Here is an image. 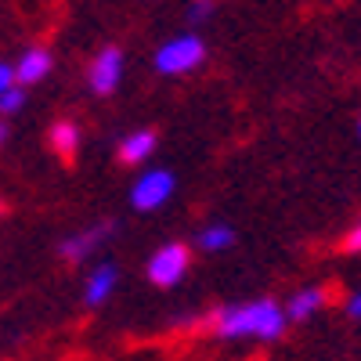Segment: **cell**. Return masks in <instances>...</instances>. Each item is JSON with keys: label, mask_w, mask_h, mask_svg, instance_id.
<instances>
[{"label": "cell", "mask_w": 361, "mask_h": 361, "mask_svg": "<svg viewBox=\"0 0 361 361\" xmlns=\"http://www.w3.org/2000/svg\"><path fill=\"white\" fill-rule=\"evenodd\" d=\"M286 307H279L275 300H250V304L221 307L214 314V333L221 340H279L286 333Z\"/></svg>", "instance_id": "obj_1"}, {"label": "cell", "mask_w": 361, "mask_h": 361, "mask_svg": "<svg viewBox=\"0 0 361 361\" xmlns=\"http://www.w3.org/2000/svg\"><path fill=\"white\" fill-rule=\"evenodd\" d=\"M202 58H206V44L199 40V37H192V33H180V37H173V40H166L159 51H156V69L163 73V76H185V73H192L195 66H202Z\"/></svg>", "instance_id": "obj_2"}, {"label": "cell", "mask_w": 361, "mask_h": 361, "mask_svg": "<svg viewBox=\"0 0 361 361\" xmlns=\"http://www.w3.org/2000/svg\"><path fill=\"white\" fill-rule=\"evenodd\" d=\"M188 264H192V250L185 246V243H166V246H159L152 257H148V279H152L159 289H170V286H177L180 279L188 275Z\"/></svg>", "instance_id": "obj_3"}, {"label": "cell", "mask_w": 361, "mask_h": 361, "mask_svg": "<svg viewBox=\"0 0 361 361\" xmlns=\"http://www.w3.org/2000/svg\"><path fill=\"white\" fill-rule=\"evenodd\" d=\"M177 188V177L170 170H145L137 180H134V188H130V202L134 209H141V214H148V209H159Z\"/></svg>", "instance_id": "obj_4"}, {"label": "cell", "mask_w": 361, "mask_h": 361, "mask_svg": "<svg viewBox=\"0 0 361 361\" xmlns=\"http://www.w3.org/2000/svg\"><path fill=\"white\" fill-rule=\"evenodd\" d=\"M119 80H123V51L102 47L94 54V62H90V69H87L90 90H94V94H112V90L119 87Z\"/></svg>", "instance_id": "obj_5"}, {"label": "cell", "mask_w": 361, "mask_h": 361, "mask_svg": "<svg viewBox=\"0 0 361 361\" xmlns=\"http://www.w3.org/2000/svg\"><path fill=\"white\" fill-rule=\"evenodd\" d=\"M109 235H112V224H109V221L90 224L87 231H76V235H69V238H66V243H62V257L76 264V260H83L87 253H94Z\"/></svg>", "instance_id": "obj_6"}, {"label": "cell", "mask_w": 361, "mask_h": 361, "mask_svg": "<svg viewBox=\"0 0 361 361\" xmlns=\"http://www.w3.org/2000/svg\"><path fill=\"white\" fill-rule=\"evenodd\" d=\"M116 282H119L116 264H98V267L87 275V286H83V304H87V307L105 304V300L112 296V289H116Z\"/></svg>", "instance_id": "obj_7"}, {"label": "cell", "mask_w": 361, "mask_h": 361, "mask_svg": "<svg viewBox=\"0 0 361 361\" xmlns=\"http://www.w3.org/2000/svg\"><path fill=\"white\" fill-rule=\"evenodd\" d=\"M47 73H51V51H47V47H29V51L18 58V66H15V83H18V87L40 83Z\"/></svg>", "instance_id": "obj_8"}, {"label": "cell", "mask_w": 361, "mask_h": 361, "mask_svg": "<svg viewBox=\"0 0 361 361\" xmlns=\"http://www.w3.org/2000/svg\"><path fill=\"white\" fill-rule=\"evenodd\" d=\"M152 152H156V130H134V134H127L123 141H119V159H123L127 166L145 163Z\"/></svg>", "instance_id": "obj_9"}, {"label": "cell", "mask_w": 361, "mask_h": 361, "mask_svg": "<svg viewBox=\"0 0 361 361\" xmlns=\"http://www.w3.org/2000/svg\"><path fill=\"white\" fill-rule=\"evenodd\" d=\"M325 300H329V293L325 289H296L293 296H289V307H286V318H293V322H304V318H311L314 311H322L325 307Z\"/></svg>", "instance_id": "obj_10"}, {"label": "cell", "mask_w": 361, "mask_h": 361, "mask_svg": "<svg viewBox=\"0 0 361 361\" xmlns=\"http://www.w3.org/2000/svg\"><path fill=\"white\" fill-rule=\"evenodd\" d=\"M51 148L62 159H73L76 148H80V127L69 123V119H58V123L51 127Z\"/></svg>", "instance_id": "obj_11"}, {"label": "cell", "mask_w": 361, "mask_h": 361, "mask_svg": "<svg viewBox=\"0 0 361 361\" xmlns=\"http://www.w3.org/2000/svg\"><path fill=\"white\" fill-rule=\"evenodd\" d=\"M199 250H206V253H221V250H228L231 243H235V231H231V224H206L202 231H199Z\"/></svg>", "instance_id": "obj_12"}, {"label": "cell", "mask_w": 361, "mask_h": 361, "mask_svg": "<svg viewBox=\"0 0 361 361\" xmlns=\"http://www.w3.org/2000/svg\"><path fill=\"white\" fill-rule=\"evenodd\" d=\"M22 102H25V87H11L8 94H0V112L11 116V112L22 109Z\"/></svg>", "instance_id": "obj_13"}, {"label": "cell", "mask_w": 361, "mask_h": 361, "mask_svg": "<svg viewBox=\"0 0 361 361\" xmlns=\"http://www.w3.org/2000/svg\"><path fill=\"white\" fill-rule=\"evenodd\" d=\"M343 253H361V217H357V224L343 238Z\"/></svg>", "instance_id": "obj_14"}, {"label": "cell", "mask_w": 361, "mask_h": 361, "mask_svg": "<svg viewBox=\"0 0 361 361\" xmlns=\"http://www.w3.org/2000/svg\"><path fill=\"white\" fill-rule=\"evenodd\" d=\"M11 87H18V83H15V66L0 62V94H8Z\"/></svg>", "instance_id": "obj_15"}, {"label": "cell", "mask_w": 361, "mask_h": 361, "mask_svg": "<svg viewBox=\"0 0 361 361\" xmlns=\"http://www.w3.org/2000/svg\"><path fill=\"white\" fill-rule=\"evenodd\" d=\"M206 15H214V4H209V0H202V4H192V8H188V18H192V22H199V18H206Z\"/></svg>", "instance_id": "obj_16"}, {"label": "cell", "mask_w": 361, "mask_h": 361, "mask_svg": "<svg viewBox=\"0 0 361 361\" xmlns=\"http://www.w3.org/2000/svg\"><path fill=\"white\" fill-rule=\"evenodd\" d=\"M347 314H350V318H361V289L347 296Z\"/></svg>", "instance_id": "obj_17"}, {"label": "cell", "mask_w": 361, "mask_h": 361, "mask_svg": "<svg viewBox=\"0 0 361 361\" xmlns=\"http://www.w3.org/2000/svg\"><path fill=\"white\" fill-rule=\"evenodd\" d=\"M8 134H11V130H8V123H4V119H0V145L8 141Z\"/></svg>", "instance_id": "obj_18"}, {"label": "cell", "mask_w": 361, "mask_h": 361, "mask_svg": "<svg viewBox=\"0 0 361 361\" xmlns=\"http://www.w3.org/2000/svg\"><path fill=\"white\" fill-rule=\"evenodd\" d=\"M357 137H361V123H357Z\"/></svg>", "instance_id": "obj_19"}, {"label": "cell", "mask_w": 361, "mask_h": 361, "mask_svg": "<svg viewBox=\"0 0 361 361\" xmlns=\"http://www.w3.org/2000/svg\"><path fill=\"white\" fill-rule=\"evenodd\" d=\"M0 214H4V202H0Z\"/></svg>", "instance_id": "obj_20"}]
</instances>
